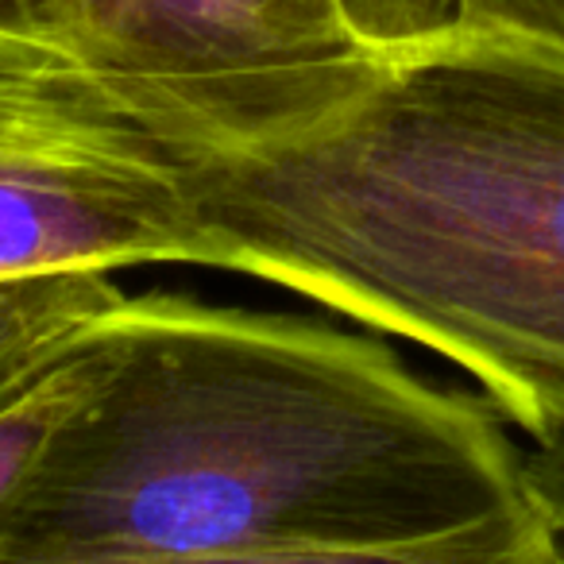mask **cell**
<instances>
[{
	"label": "cell",
	"mask_w": 564,
	"mask_h": 564,
	"mask_svg": "<svg viewBox=\"0 0 564 564\" xmlns=\"http://www.w3.org/2000/svg\"><path fill=\"white\" fill-rule=\"evenodd\" d=\"M82 340V337H78ZM74 340V345H78ZM74 391V348L58 356L47 371L24 383L9 402H0V518L17 502L20 487L28 484L40 464L58 417Z\"/></svg>",
	"instance_id": "cell-6"
},
{
	"label": "cell",
	"mask_w": 564,
	"mask_h": 564,
	"mask_svg": "<svg viewBox=\"0 0 564 564\" xmlns=\"http://www.w3.org/2000/svg\"><path fill=\"white\" fill-rule=\"evenodd\" d=\"M371 4L391 40L448 20H471L564 47V0H371Z\"/></svg>",
	"instance_id": "cell-7"
},
{
	"label": "cell",
	"mask_w": 564,
	"mask_h": 564,
	"mask_svg": "<svg viewBox=\"0 0 564 564\" xmlns=\"http://www.w3.org/2000/svg\"><path fill=\"white\" fill-rule=\"evenodd\" d=\"M143 263L232 271L148 128L63 82L0 78V279Z\"/></svg>",
	"instance_id": "cell-4"
},
{
	"label": "cell",
	"mask_w": 564,
	"mask_h": 564,
	"mask_svg": "<svg viewBox=\"0 0 564 564\" xmlns=\"http://www.w3.org/2000/svg\"><path fill=\"white\" fill-rule=\"evenodd\" d=\"M205 561L564 564V545L487 399L371 337L124 294L74 345L0 564Z\"/></svg>",
	"instance_id": "cell-1"
},
{
	"label": "cell",
	"mask_w": 564,
	"mask_h": 564,
	"mask_svg": "<svg viewBox=\"0 0 564 564\" xmlns=\"http://www.w3.org/2000/svg\"><path fill=\"white\" fill-rule=\"evenodd\" d=\"M124 294L109 271H47L0 279V402L47 371Z\"/></svg>",
	"instance_id": "cell-5"
},
{
	"label": "cell",
	"mask_w": 564,
	"mask_h": 564,
	"mask_svg": "<svg viewBox=\"0 0 564 564\" xmlns=\"http://www.w3.org/2000/svg\"><path fill=\"white\" fill-rule=\"evenodd\" d=\"M58 82L155 135L310 117L383 51L364 0H63Z\"/></svg>",
	"instance_id": "cell-3"
},
{
	"label": "cell",
	"mask_w": 564,
	"mask_h": 564,
	"mask_svg": "<svg viewBox=\"0 0 564 564\" xmlns=\"http://www.w3.org/2000/svg\"><path fill=\"white\" fill-rule=\"evenodd\" d=\"M155 140L232 274L445 356L530 441L564 422V47L448 20L294 124Z\"/></svg>",
	"instance_id": "cell-2"
},
{
	"label": "cell",
	"mask_w": 564,
	"mask_h": 564,
	"mask_svg": "<svg viewBox=\"0 0 564 564\" xmlns=\"http://www.w3.org/2000/svg\"><path fill=\"white\" fill-rule=\"evenodd\" d=\"M63 0H0V78L58 82Z\"/></svg>",
	"instance_id": "cell-8"
},
{
	"label": "cell",
	"mask_w": 564,
	"mask_h": 564,
	"mask_svg": "<svg viewBox=\"0 0 564 564\" xmlns=\"http://www.w3.org/2000/svg\"><path fill=\"white\" fill-rule=\"evenodd\" d=\"M525 479L553 530L564 538V422L533 437V448L525 453Z\"/></svg>",
	"instance_id": "cell-9"
}]
</instances>
